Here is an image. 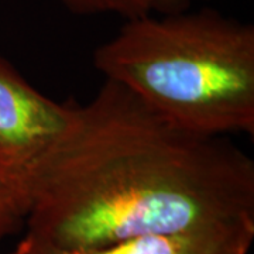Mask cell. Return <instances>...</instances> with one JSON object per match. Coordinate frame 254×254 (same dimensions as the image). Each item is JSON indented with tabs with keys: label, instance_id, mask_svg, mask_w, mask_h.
<instances>
[{
	"label": "cell",
	"instance_id": "cell-1",
	"mask_svg": "<svg viewBox=\"0 0 254 254\" xmlns=\"http://www.w3.org/2000/svg\"><path fill=\"white\" fill-rule=\"evenodd\" d=\"M23 239L85 250L130 237L254 227V161L105 81L37 171Z\"/></svg>",
	"mask_w": 254,
	"mask_h": 254
},
{
	"label": "cell",
	"instance_id": "cell-3",
	"mask_svg": "<svg viewBox=\"0 0 254 254\" xmlns=\"http://www.w3.org/2000/svg\"><path fill=\"white\" fill-rule=\"evenodd\" d=\"M75 102H55L0 54V182L24 213L40 165L69 125Z\"/></svg>",
	"mask_w": 254,
	"mask_h": 254
},
{
	"label": "cell",
	"instance_id": "cell-8",
	"mask_svg": "<svg viewBox=\"0 0 254 254\" xmlns=\"http://www.w3.org/2000/svg\"><path fill=\"white\" fill-rule=\"evenodd\" d=\"M0 254H1V253H0Z\"/></svg>",
	"mask_w": 254,
	"mask_h": 254
},
{
	"label": "cell",
	"instance_id": "cell-2",
	"mask_svg": "<svg viewBox=\"0 0 254 254\" xmlns=\"http://www.w3.org/2000/svg\"><path fill=\"white\" fill-rule=\"evenodd\" d=\"M105 81L192 133L254 134V26L218 10L125 18L93 51Z\"/></svg>",
	"mask_w": 254,
	"mask_h": 254
},
{
	"label": "cell",
	"instance_id": "cell-7",
	"mask_svg": "<svg viewBox=\"0 0 254 254\" xmlns=\"http://www.w3.org/2000/svg\"><path fill=\"white\" fill-rule=\"evenodd\" d=\"M196 0H133V17L143 14H167L190 9ZM131 18V17H130Z\"/></svg>",
	"mask_w": 254,
	"mask_h": 254
},
{
	"label": "cell",
	"instance_id": "cell-6",
	"mask_svg": "<svg viewBox=\"0 0 254 254\" xmlns=\"http://www.w3.org/2000/svg\"><path fill=\"white\" fill-rule=\"evenodd\" d=\"M24 223V213L14 196L0 182V246Z\"/></svg>",
	"mask_w": 254,
	"mask_h": 254
},
{
	"label": "cell",
	"instance_id": "cell-5",
	"mask_svg": "<svg viewBox=\"0 0 254 254\" xmlns=\"http://www.w3.org/2000/svg\"><path fill=\"white\" fill-rule=\"evenodd\" d=\"M68 11L76 16L118 14L133 17V0H58Z\"/></svg>",
	"mask_w": 254,
	"mask_h": 254
},
{
	"label": "cell",
	"instance_id": "cell-4",
	"mask_svg": "<svg viewBox=\"0 0 254 254\" xmlns=\"http://www.w3.org/2000/svg\"><path fill=\"white\" fill-rule=\"evenodd\" d=\"M254 227L153 233L85 250H64L21 239L10 254H249Z\"/></svg>",
	"mask_w": 254,
	"mask_h": 254
}]
</instances>
